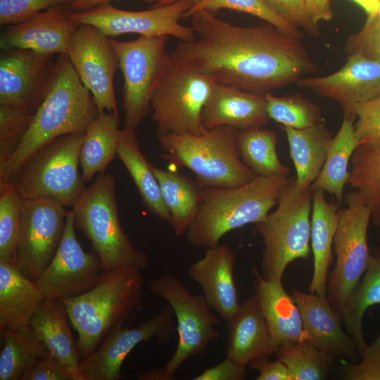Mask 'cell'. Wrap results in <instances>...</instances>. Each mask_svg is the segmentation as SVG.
Returning a JSON list of instances; mask_svg holds the SVG:
<instances>
[{
    "label": "cell",
    "mask_w": 380,
    "mask_h": 380,
    "mask_svg": "<svg viewBox=\"0 0 380 380\" xmlns=\"http://www.w3.org/2000/svg\"><path fill=\"white\" fill-rule=\"evenodd\" d=\"M379 14L380 15V11H379Z\"/></svg>",
    "instance_id": "cell-56"
},
{
    "label": "cell",
    "mask_w": 380,
    "mask_h": 380,
    "mask_svg": "<svg viewBox=\"0 0 380 380\" xmlns=\"http://www.w3.org/2000/svg\"><path fill=\"white\" fill-rule=\"evenodd\" d=\"M22 201L13 182L0 184V261L15 265Z\"/></svg>",
    "instance_id": "cell-40"
},
{
    "label": "cell",
    "mask_w": 380,
    "mask_h": 380,
    "mask_svg": "<svg viewBox=\"0 0 380 380\" xmlns=\"http://www.w3.org/2000/svg\"><path fill=\"white\" fill-rule=\"evenodd\" d=\"M65 6L51 7L27 20L8 25L0 37L1 49L67 54L71 37L80 23L70 17Z\"/></svg>",
    "instance_id": "cell-19"
},
{
    "label": "cell",
    "mask_w": 380,
    "mask_h": 380,
    "mask_svg": "<svg viewBox=\"0 0 380 380\" xmlns=\"http://www.w3.org/2000/svg\"><path fill=\"white\" fill-rule=\"evenodd\" d=\"M360 5L368 15L379 13L380 11V0H353Z\"/></svg>",
    "instance_id": "cell-53"
},
{
    "label": "cell",
    "mask_w": 380,
    "mask_h": 380,
    "mask_svg": "<svg viewBox=\"0 0 380 380\" xmlns=\"http://www.w3.org/2000/svg\"><path fill=\"white\" fill-rule=\"evenodd\" d=\"M53 55L26 49L3 50L0 57V106L33 115L53 82Z\"/></svg>",
    "instance_id": "cell-16"
},
{
    "label": "cell",
    "mask_w": 380,
    "mask_h": 380,
    "mask_svg": "<svg viewBox=\"0 0 380 380\" xmlns=\"http://www.w3.org/2000/svg\"><path fill=\"white\" fill-rule=\"evenodd\" d=\"M135 269L103 270L86 293L60 299L72 327L77 332V350L82 360L99 346L116 327L125 325L140 308L144 279Z\"/></svg>",
    "instance_id": "cell-3"
},
{
    "label": "cell",
    "mask_w": 380,
    "mask_h": 380,
    "mask_svg": "<svg viewBox=\"0 0 380 380\" xmlns=\"http://www.w3.org/2000/svg\"><path fill=\"white\" fill-rule=\"evenodd\" d=\"M285 132L296 176V184L310 189L327 158L332 133L322 122L305 129L280 126Z\"/></svg>",
    "instance_id": "cell-30"
},
{
    "label": "cell",
    "mask_w": 380,
    "mask_h": 380,
    "mask_svg": "<svg viewBox=\"0 0 380 380\" xmlns=\"http://www.w3.org/2000/svg\"><path fill=\"white\" fill-rule=\"evenodd\" d=\"M353 118L352 114L344 112L340 128L330 141L322 168L311 186V189H322L334 196L339 204L344 199V188L350 175L349 163L357 147Z\"/></svg>",
    "instance_id": "cell-31"
},
{
    "label": "cell",
    "mask_w": 380,
    "mask_h": 380,
    "mask_svg": "<svg viewBox=\"0 0 380 380\" xmlns=\"http://www.w3.org/2000/svg\"><path fill=\"white\" fill-rule=\"evenodd\" d=\"M361 361L346 365L342 377L346 380H380V334L360 353Z\"/></svg>",
    "instance_id": "cell-47"
},
{
    "label": "cell",
    "mask_w": 380,
    "mask_h": 380,
    "mask_svg": "<svg viewBox=\"0 0 380 380\" xmlns=\"http://www.w3.org/2000/svg\"><path fill=\"white\" fill-rule=\"evenodd\" d=\"M234 262L232 250L219 243L206 248L204 255L188 270L189 276L200 285L208 306L225 322L240 305L234 277Z\"/></svg>",
    "instance_id": "cell-22"
},
{
    "label": "cell",
    "mask_w": 380,
    "mask_h": 380,
    "mask_svg": "<svg viewBox=\"0 0 380 380\" xmlns=\"http://www.w3.org/2000/svg\"><path fill=\"white\" fill-rule=\"evenodd\" d=\"M265 96L269 118L281 126L300 129L322 122L319 107L300 94Z\"/></svg>",
    "instance_id": "cell-39"
},
{
    "label": "cell",
    "mask_w": 380,
    "mask_h": 380,
    "mask_svg": "<svg viewBox=\"0 0 380 380\" xmlns=\"http://www.w3.org/2000/svg\"><path fill=\"white\" fill-rule=\"evenodd\" d=\"M193 5L191 0H179L163 6L131 11L106 3L85 11L70 12V15L79 23L97 27L110 38L134 33L145 37H174L179 42H187L195 39L194 31L191 26L181 24L179 20Z\"/></svg>",
    "instance_id": "cell-13"
},
{
    "label": "cell",
    "mask_w": 380,
    "mask_h": 380,
    "mask_svg": "<svg viewBox=\"0 0 380 380\" xmlns=\"http://www.w3.org/2000/svg\"><path fill=\"white\" fill-rule=\"evenodd\" d=\"M103 267L95 253H87L75 234L74 214L68 211L65 227L58 249L35 283L46 300L80 296L95 285Z\"/></svg>",
    "instance_id": "cell-17"
},
{
    "label": "cell",
    "mask_w": 380,
    "mask_h": 380,
    "mask_svg": "<svg viewBox=\"0 0 380 380\" xmlns=\"http://www.w3.org/2000/svg\"><path fill=\"white\" fill-rule=\"evenodd\" d=\"M35 281L11 263L0 261V331H14L30 322L45 300Z\"/></svg>",
    "instance_id": "cell-26"
},
{
    "label": "cell",
    "mask_w": 380,
    "mask_h": 380,
    "mask_svg": "<svg viewBox=\"0 0 380 380\" xmlns=\"http://www.w3.org/2000/svg\"><path fill=\"white\" fill-rule=\"evenodd\" d=\"M117 0H76L72 3L66 5V8L71 13L82 12L91 9L96 6L110 3ZM154 4L160 0H140Z\"/></svg>",
    "instance_id": "cell-52"
},
{
    "label": "cell",
    "mask_w": 380,
    "mask_h": 380,
    "mask_svg": "<svg viewBox=\"0 0 380 380\" xmlns=\"http://www.w3.org/2000/svg\"><path fill=\"white\" fill-rule=\"evenodd\" d=\"M215 83L170 53L151 98L158 136L201 133L202 111Z\"/></svg>",
    "instance_id": "cell-9"
},
{
    "label": "cell",
    "mask_w": 380,
    "mask_h": 380,
    "mask_svg": "<svg viewBox=\"0 0 380 380\" xmlns=\"http://www.w3.org/2000/svg\"><path fill=\"white\" fill-rule=\"evenodd\" d=\"M227 356L246 367L268 358L277 348L270 336L263 312L255 295L246 299L227 322Z\"/></svg>",
    "instance_id": "cell-24"
},
{
    "label": "cell",
    "mask_w": 380,
    "mask_h": 380,
    "mask_svg": "<svg viewBox=\"0 0 380 380\" xmlns=\"http://www.w3.org/2000/svg\"><path fill=\"white\" fill-rule=\"evenodd\" d=\"M378 239H379V241H380V226L379 227Z\"/></svg>",
    "instance_id": "cell-55"
},
{
    "label": "cell",
    "mask_w": 380,
    "mask_h": 380,
    "mask_svg": "<svg viewBox=\"0 0 380 380\" xmlns=\"http://www.w3.org/2000/svg\"><path fill=\"white\" fill-rule=\"evenodd\" d=\"M75 229L91 243L103 270L145 269L148 257L122 228L113 175L100 174L72 206Z\"/></svg>",
    "instance_id": "cell-6"
},
{
    "label": "cell",
    "mask_w": 380,
    "mask_h": 380,
    "mask_svg": "<svg viewBox=\"0 0 380 380\" xmlns=\"http://www.w3.org/2000/svg\"><path fill=\"white\" fill-rule=\"evenodd\" d=\"M292 297L300 310L306 339L333 359L357 360V346L343 330V315L334 308L328 296L293 289Z\"/></svg>",
    "instance_id": "cell-20"
},
{
    "label": "cell",
    "mask_w": 380,
    "mask_h": 380,
    "mask_svg": "<svg viewBox=\"0 0 380 380\" xmlns=\"http://www.w3.org/2000/svg\"><path fill=\"white\" fill-rule=\"evenodd\" d=\"M276 353L286 366L291 380L323 379L334 360L308 339L280 346Z\"/></svg>",
    "instance_id": "cell-38"
},
{
    "label": "cell",
    "mask_w": 380,
    "mask_h": 380,
    "mask_svg": "<svg viewBox=\"0 0 380 380\" xmlns=\"http://www.w3.org/2000/svg\"><path fill=\"white\" fill-rule=\"evenodd\" d=\"M377 304H380V246L369 252L367 267L343 314L346 329L355 340L359 353L367 345L362 333L364 315Z\"/></svg>",
    "instance_id": "cell-34"
},
{
    "label": "cell",
    "mask_w": 380,
    "mask_h": 380,
    "mask_svg": "<svg viewBox=\"0 0 380 380\" xmlns=\"http://www.w3.org/2000/svg\"><path fill=\"white\" fill-rule=\"evenodd\" d=\"M348 184L371 211V222L380 226V144L358 146L351 158Z\"/></svg>",
    "instance_id": "cell-37"
},
{
    "label": "cell",
    "mask_w": 380,
    "mask_h": 380,
    "mask_svg": "<svg viewBox=\"0 0 380 380\" xmlns=\"http://www.w3.org/2000/svg\"><path fill=\"white\" fill-rule=\"evenodd\" d=\"M76 0H0V25L8 26L27 20L48 8Z\"/></svg>",
    "instance_id": "cell-45"
},
{
    "label": "cell",
    "mask_w": 380,
    "mask_h": 380,
    "mask_svg": "<svg viewBox=\"0 0 380 380\" xmlns=\"http://www.w3.org/2000/svg\"><path fill=\"white\" fill-rule=\"evenodd\" d=\"M277 143L275 132L263 127L239 131L236 137L237 151L241 160L255 175L289 177L290 167L280 161Z\"/></svg>",
    "instance_id": "cell-35"
},
{
    "label": "cell",
    "mask_w": 380,
    "mask_h": 380,
    "mask_svg": "<svg viewBox=\"0 0 380 380\" xmlns=\"http://www.w3.org/2000/svg\"><path fill=\"white\" fill-rule=\"evenodd\" d=\"M67 55L99 111L118 116L113 77L119 60L110 37L91 25L80 23L71 37Z\"/></svg>",
    "instance_id": "cell-15"
},
{
    "label": "cell",
    "mask_w": 380,
    "mask_h": 380,
    "mask_svg": "<svg viewBox=\"0 0 380 380\" xmlns=\"http://www.w3.org/2000/svg\"><path fill=\"white\" fill-rule=\"evenodd\" d=\"M151 293L165 299L177 319L178 342L171 358L161 369H154L157 380H172L182 365L193 356L205 355L210 342L220 337L217 316L202 293L193 294L172 274H163L148 283Z\"/></svg>",
    "instance_id": "cell-10"
},
{
    "label": "cell",
    "mask_w": 380,
    "mask_h": 380,
    "mask_svg": "<svg viewBox=\"0 0 380 380\" xmlns=\"http://www.w3.org/2000/svg\"><path fill=\"white\" fill-rule=\"evenodd\" d=\"M173 315L168 305L135 327H115L96 350L80 362L81 380L120 379L123 362L137 345L151 340L165 343L172 338L175 329Z\"/></svg>",
    "instance_id": "cell-18"
},
{
    "label": "cell",
    "mask_w": 380,
    "mask_h": 380,
    "mask_svg": "<svg viewBox=\"0 0 380 380\" xmlns=\"http://www.w3.org/2000/svg\"><path fill=\"white\" fill-rule=\"evenodd\" d=\"M177 1H179V0H160L158 2L154 4H152L150 7L154 8V7L163 6L170 4ZM191 1L194 2V4L198 2L200 0H191Z\"/></svg>",
    "instance_id": "cell-54"
},
{
    "label": "cell",
    "mask_w": 380,
    "mask_h": 380,
    "mask_svg": "<svg viewBox=\"0 0 380 380\" xmlns=\"http://www.w3.org/2000/svg\"><path fill=\"white\" fill-rule=\"evenodd\" d=\"M312 205V189L298 188L294 177L275 210L255 224L264 244L261 270L265 279L281 282L290 262L309 258Z\"/></svg>",
    "instance_id": "cell-7"
},
{
    "label": "cell",
    "mask_w": 380,
    "mask_h": 380,
    "mask_svg": "<svg viewBox=\"0 0 380 380\" xmlns=\"http://www.w3.org/2000/svg\"><path fill=\"white\" fill-rule=\"evenodd\" d=\"M343 201L333 245L336 262L327 282L328 298L342 315L367 265V232L372 220L370 209L356 191L345 195Z\"/></svg>",
    "instance_id": "cell-11"
},
{
    "label": "cell",
    "mask_w": 380,
    "mask_h": 380,
    "mask_svg": "<svg viewBox=\"0 0 380 380\" xmlns=\"http://www.w3.org/2000/svg\"><path fill=\"white\" fill-rule=\"evenodd\" d=\"M118 116L107 111L99 112L89 124L84 136L80 164L84 182L96 173L103 174L117 154L120 129Z\"/></svg>",
    "instance_id": "cell-32"
},
{
    "label": "cell",
    "mask_w": 380,
    "mask_h": 380,
    "mask_svg": "<svg viewBox=\"0 0 380 380\" xmlns=\"http://www.w3.org/2000/svg\"><path fill=\"white\" fill-rule=\"evenodd\" d=\"M312 191L310 246L313 254V273L308 290L312 293L326 297L328 272L333 259V245L341 204L329 202L322 189H312Z\"/></svg>",
    "instance_id": "cell-27"
},
{
    "label": "cell",
    "mask_w": 380,
    "mask_h": 380,
    "mask_svg": "<svg viewBox=\"0 0 380 380\" xmlns=\"http://www.w3.org/2000/svg\"><path fill=\"white\" fill-rule=\"evenodd\" d=\"M249 366L258 372V380H291L286 366L279 359L275 361L260 359L251 362Z\"/></svg>",
    "instance_id": "cell-50"
},
{
    "label": "cell",
    "mask_w": 380,
    "mask_h": 380,
    "mask_svg": "<svg viewBox=\"0 0 380 380\" xmlns=\"http://www.w3.org/2000/svg\"><path fill=\"white\" fill-rule=\"evenodd\" d=\"M170 37L139 36L130 41L110 38L124 78L125 127L135 129L148 114L153 90L170 56Z\"/></svg>",
    "instance_id": "cell-12"
},
{
    "label": "cell",
    "mask_w": 380,
    "mask_h": 380,
    "mask_svg": "<svg viewBox=\"0 0 380 380\" xmlns=\"http://www.w3.org/2000/svg\"><path fill=\"white\" fill-rule=\"evenodd\" d=\"M295 84L338 102L342 107L380 95V62L360 54L348 56L338 71L323 77H300Z\"/></svg>",
    "instance_id": "cell-21"
},
{
    "label": "cell",
    "mask_w": 380,
    "mask_h": 380,
    "mask_svg": "<svg viewBox=\"0 0 380 380\" xmlns=\"http://www.w3.org/2000/svg\"><path fill=\"white\" fill-rule=\"evenodd\" d=\"M344 48L348 56L360 54L380 62V15H368L362 29L348 37Z\"/></svg>",
    "instance_id": "cell-44"
},
{
    "label": "cell",
    "mask_w": 380,
    "mask_h": 380,
    "mask_svg": "<svg viewBox=\"0 0 380 380\" xmlns=\"http://www.w3.org/2000/svg\"><path fill=\"white\" fill-rule=\"evenodd\" d=\"M293 177L258 176L236 187L201 189L198 211L185 234L188 243L208 248L227 232L264 220Z\"/></svg>",
    "instance_id": "cell-4"
},
{
    "label": "cell",
    "mask_w": 380,
    "mask_h": 380,
    "mask_svg": "<svg viewBox=\"0 0 380 380\" xmlns=\"http://www.w3.org/2000/svg\"><path fill=\"white\" fill-rule=\"evenodd\" d=\"M270 119L265 95L217 82L201 114V122L206 129L229 126L242 131L263 127Z\"/></svg>",
    "instance_id": "cell-23"
},
{
    "label": "cell",
    "mask_w": 380,
    "mask_h": 380,
    "mask_svg": "<svg viewBox=\"0 0 380 380\" xmlns=\"http://www.w3.org/2000/svg\"><path fill=\"white\" fill-rule=\"evenodd\" d=\"M99 113L68 55H59L49 90L33 114L18 148L0 165V184L13 182L26 160L45 144L63 135L85 133Z\"/></svg>",
    "instance_id": "cell-2"
},
{
    "label": "cell",
    "mask_w": 380,
    "mask_h": 380,
    "mask_svg": "<svg viewBox=\"0 0 380 380\" xmlns=\"http://www.w3.org/2000/svg\"><path fill=\"white\" fill-rule=\"evenodd\" d=\"M196 38L171 53L215 82L265 95L317 70L300 37L273 25H232L205 10L189 16Z\"/></svg>",
    "instance_id": "cell-1"
},
{
    "label": "cell",
    "mask_w": 380,
    "mask_h": 380,
    "mask_svg": "<svg viewBox=\"0 0 380 380\" xmlns=\"http://www.w3.org/2000/svg\"><path fill=\"white\" fill-rule=\"evenodd\" d=\"M246 375V367H243L229 357L212 367L207 368L194 380H242Z\"/></svg>",
    "instance_id": "cell-49"
},
{
    "label": "cell",
    "mask_w": 380,
    "mask_h": 380,
    "mask_svg": "<svg viewBox=\"0 0 380 380\" xmlns=\"http://www.w3.org/2000/svg\"><path fill=\"white\" fill-rule=\"evenodd\" d=\"M32 115L0 106V165L4 163L18 148Z\"/></svg>",
    "instance_id": "cell-42"
},
{
    "label": "cell",
    "mask_w": 380,
    "mask_h": 380,
    "mask_svg": "<svg viewBox=\"0 0 380 380\" xmlns=\"http://www.w3.org/2000/svg\"><path fill=\"white\" fill-rule=\"evenodd\" d=\"M84 133L61 136L32 153L13 182L23 199L50 198L72 206L84 185L79 172Z\"/></svg>",
    "instance_id": "cell-8"
},
{
    "label": "cell",
    "mask_w": 380,
    "mask_h": 380,
    "mask_svg": "<svg viewBox=\"0 0 380 380\" xmlns=\"http://www.w3.org/2000/svg\"><path fill=\"white\" fill-rule=\"evenodd\" d=\"M1 334L4 345L0 353V380H20L27 369L49 353L30 325Z\"/></svg>",
    "instance_id": "cell-36"
},
{
    "label": "cell",
    "mask_w": 380,
    "mask_h": 380,
    "mask_svg": "<svg viewBox=\"0 0 380 380\" xmlns=\"http://www.w3.org/2000/svg\"><path fill=\"white\" fill-rule=\"evenodd\" d=\"M239 130L229 126L205 128L200 134L158 136L170 164L194 172L201 188H232L246 184L258 175L241 160L236 146Z\"/></svg>",
    "instance_id": "cell-5"
},
{
    "label": "cell",
    "mask_w": 380,
    "mask_h": 380,
    "mask_svg": "<svg viewBox=\"0 0 380 380\" xmlns=\"http://www.w3.org/2000/svg\"><path fill=\"white\" fill-rule=\"evenodd\" d=\"M293 27L312 36H318V25L310 18L303 0H262Z\"/></svg>",
    "instance_id": "cell-46"
},
{
    "label": "cell",
    "mask_w": 380,
    "mask_h": 380,
    "mask_svg": "<svg viewBox=\"0 0 380 380\" xmlns=\"http://www.w3.org/2000/svg\"><path fill=\"white\" fill-rule=\"evenodd\" d=\"M70 324L65 305L59 300H45L30 322L49 353L74 374L76 380H81L80 356Z\"/></svg>",
    "instance_id": "cell-28"
},
{
    "label": "cell",
    "mask_w": 380,
    "mask_h": 380,
    "mask_svg": "<svg viewBox=\"0 0 380 380\" xmlns=\"http://www.w3.org/2000/svg\"><path fill=\"white\" fill-rule=\"evenodd\" d=\"M307 13L316 25L322 20H330L334 16L330 0H303Z\"/></svg>",
    "instance_id": "cell-51"
},
{
    "label": "cell",
    "mask_w": 380,
    "mask_h": 380,
    "mask_svg": "<svg viewBox=\"0 0 380 380\" xmlns=\"http://www.w3.org/2000/svg\"><path fill=\"white\" fill-rule=\"evenodd\" d=\"M116 157L128 171L146 208L158 220L170 224L171 216L163 199L153 166L142 153L134 129H120Z\"/></svg>",
    "instance_id": "cell-29"
},
{
    "label": "cell",
    "mask_w": 380,
    "mask_h": 380,
    "mask_svg": "<svg viewBox=\"0 0 380 380\" xmlns=\"http://www.w3.org/2000/svg\"><path fill=\"white\" fill-rule=\"evenodd\" d=\"M164 203L170 216V224L177 236L186 234L195 218L201 202V188L195 180L172 170L153 167Z\"/></svg>",
    "instance_id": "cell-33"
},
{
    "label": "cell",
    "mask_w": 380,
    "mask_h": 380,
    "mask_svg": "<svg viewBox=\"0 0 380 380\" xmlns=\"http://www.w3.org/2000/svg\"><path fill=\"white\" fill-rule=\"evenodd\" d=\"M220 9H229L253 15L273 25L279 30L291 35L302 37L303 32L285 21L262 0H200L184 16L188 18L197 10H205L216 15Z\"/></svg>",
    "instance_id": "cell-41"
},
{
    "label": "cell",
    "mask_w": 380,
    "mask_h": 380,
    "mask_svg": "<svg viewBox=\"0 0 380 380\" xmlns=\"http://www.w3.org/2000/svg\"><path fill=\"white\" fill-rule=\"evenodd\" d=\"M343 108L344 112L357 118L354 134L357 146L380 144V95Z\"/></svg>",
    "instance_id": "cell-43"
},
{
    "label": "cell",
    "mask_w": 380,
    "mask_h": 380,
    "mask_svg": "<svg viewBox=\"0 0 380 380\" xmlns=\"http://www.w3.org/2000/svg\"><path fill=\"white\" fill-rule=\"evenodd\" d=\"M68 211L50 198L23 199L17 268L35 281L54 256L63 238Z\"/></svg>",
    "instance_id": "cell-14"
},
{
    "label": "cell",
    "mask_w": 380,
    "mask_h": 380,
    "mask_svg": "<svg viewBox=\"0 0 380 380\" xmlns=\"http://www.w3.org/2000/svg\"><path fill=\"white\" fill-rule=\"evenodd\" d=\"M253 287L263 312L271 338L280 346L306 339L300 310L284 290L282 282L265 279L256 267Z\"/></svg>",
    "instance_id": "cell-25"
},
{
    "label": "cell",
    "mask_w": 380,
    "mask_h": 380,
    "mask_svg": "<svg viewBox=\"0 0 380 380\" xmlns=\"http://www.w3.org/2000/svg\"><path fill=\"white\" fill-rule=\"evenodd\" d=\"M20 380H76L74 374L50 353L42 356Z\"/></svg>",
    "instance_id": "cell-48"
}]
</instances>
